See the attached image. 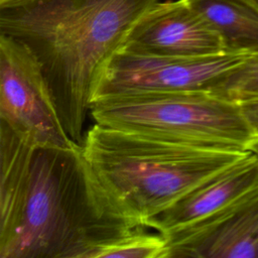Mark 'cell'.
<instances>
[{
	"instance_id": "obj_1",
	"label": "cell",
	"mask_w": 258,
	"mask_h": 258,
	"mask_svg": "<svg viewBox=\"0 0 258 258\" xmlns=\"http://www.w3.org/2000/svg\"><path fill=\"white\" fill-rule=\"evenodd\" d=\"M0 258H95L145 229L111 201L82 145H33L0 123Z\"/></svg>"
},
{
	"instance_id": "obj_2",
	"label": "cell",
	"mask_w": 258,
	"mask_h": 258,
	"mask_svg": "<svg viewBox=\"0 0 258 258\" xmlns=\"http://www.w3.org/2000/svg\"><path fill=\"white\" fill-rule=\"evenodd\" d=\"M158 0H21L0 7V33L38 58L61 123L83 144L100 74Z\"/></svg>"
},
{
	"instance_id": "obj_3",
	"label": "cell",
	"mask_w": 258,
	"mask_h": 258,
	"mask_svg": "<svg viewBox=\"0 0 258 258\" xmlns=\"http://www.w3.org/2000/svg\"><path fill=\"white\" fill-rule=\"evenodd\" d=\"M82 148L111 201L144 228L251 152L199 146L99 123L86 130Z\"/></svg>"
},
{
	"instance_id": "obj_4",
	"label": "cell",
	"mask_w": 258,
	"mask_h": 258,
	"mask_svg": "<svg viewBox=\"0 0 258 258\" xmlns=\"http://www.w3.org/2000/svg\"><path fill=\"white\" fill-rule=\"evenodd\" d=\"M90 114L107 127L199 146L253 151L258 144L240 104L210 90L110 95L95 99Z\"/></svg>"
},
{
	"instance_id": "obj_5",
	"label": "cell",
	"mask_w": 258,
	"mask_h": 258,
	"mask_svg": "<svg viewBox=\"0 0 258 258\" xmlns=\"http://www.w3.org/2000/svg\"><path fill=\"white\" fill-rule=\"evenodd\" d=\"M0 123L37 146L72 148L42 67L21 40L0 33Z\"/></svg>"
},
{
	"instance_id": "obj_6",
	"label": "cell",
	"mask_w": 258,
	"mask_h": 258,
	"mask_svg": "<svg viewBox=\"0 0 258 258\" xmlns=\"http://www.w3.org/2000/svg\"><path fill=\"white\" fill-rule=\"evenodd\" d=\"M249 55L223 52L182 57L147 53L122 46L103 68L92 102L124 93L211 90L221 78Z\"/></svg>"
},
{
	"instance_id": "obj_7",
	"label": "cell",
	"mask_w": 258,
	"mask_h": 258,
	"mask_svg": "<svg viewBox=\"0 0 258 258\" xmlns=\"http://www.w3.org/2000/svg\"><path fill=\"white\" fill-rule=\"evenodd\" d=\"M257 194L258 154L251 151L162 212L148 228L164 236L170 253L211 231Z\"/></svg>"
},
{
	"instance_id": "obj_8",
	"label": "cell",
	"mask_w": 258,
	"mask_h": 258,
	"mask_svg": "<svg viewBox=\"0 0 258 258\" xmlns=\"http://www.w3.org/2000/svg\"><path fill=\"white\" fill-rule=\"evenodd\" d=\"M123 46L182 57L228 52L220 34L186 0L156 2L132 27Z\"/></svg>"
},
{
	"instance_id": "obj_9",
	"label": "cell",
	"mask_w": 258,
	"mask_h": 258,
	"mask_svg": "<svg viewBox=\"0 0 258 258\" xmlns=\"http://www.w3.org/2000/svg\"><path fill=\"white\" fill-rule=\"evenodd\" d=\"M169 257L258 258V194L230 217Z\"/></svg>"
},
{
	"instance_id": "obj_10",
	"label": "cell",
	"mask_w": 258,
	"mask_h": 258,
	"mask_svg": "<svg viewBox=\"0 0 258 258\" xmlns=\"http://www.w3.org/2000/svg\"><path fill=\"white\" fill-rule=\"evenodd\" d=\"M220 34L228 52L258 53V4L253 0H186Z\"/></svg>"
},
{
	"instance_id": "obj_11",
	"label": "cell",
	"mask_w": 258,
	"mask_h": 258,
	"mask_svg": "<svg viewBox=\"0 0 258 258\" xmlns=\"http://www.w3.org/2000/svg\"><path fill=\"white\" fill-rule=\"evenodd\" d=\"M168 244L160 233L147 228L125 235L101 248L95 258H168Z\"/></svg>"
},
{
	"instance_id": "obj_12",
	"label": "cell",
	"mask_w": 258,
	"mask_h": 258,
	"mask_svg": "<svg viewBox=\"0 0 258 258\" xmlns=\"http://www.w3.org/2000/svg\"><path fill=\"white\" fill-rule=\"evenodd\" d=\"M210 91L238 104L258 100V53L230 70Z\"/></svg>"
},
{
	"instance_id": "obj_13",
	"label": "cell",
	"mask_w": 258,
	"mask_h": 258,
	"mask_svg": "<svg viewBox=\"0 0 258 258\" xmlns=\"http://www.w3.org/2000/svg\"><path fill=\"white\" fill-rule=\"evenodd\" d=\"M242 111L258 136V100L240 104Z\"/></svg>"
},
{
	"instance_id": "obj_14",
	"label": "cell",
	"mask_w": 258,
	"mask_h": 258,
	"mask_svg": "<svg viewBox=\"0 0 258 258\" xmlns=\"http://www.w3.org/2000/svg\"><path fill=\"white\" fill-rule=\"evenodd\" d=\"M19 1H21V0H0V7L10 5V4H13V3H16Z\"/></svg>"
},
{
	"instance_id": "obj_15",
	"label": "cell",
	"mask_w": 258,
	"mask_h": 258,
	"mask_svg": "<svg viewBox=\"0 0 258 258\" xmlns=\"http://www.w3.org/2000/svg\"><path fill=\"white\" fill-rule=\"evenodd\" d=\"M253 151H254V152H256V153L258 154V144L255 146V148L253 149Z\"/></svg>"
},
{
	"instance_id": "obj_16",
	"label": "cell",
	"mask_w": 258,
	"mask_h": 258,
	"mask_svg": "<svg viewBox=\"0 0 258 258\" xmlns=\"http://www.w3.org/2000/svg\"><path fill=\"white\" fill-rule=\"evenodd\" d=\"M253 1H255V2L258 4V0H253Z\"/></svg>"
}]
</instances>
